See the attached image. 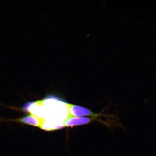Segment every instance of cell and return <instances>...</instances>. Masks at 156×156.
I'll use <instances>...</instances> for the list:
<instances>
[{"label":"cell","instance_id":"obj_3","mask_svg":"<svg viewBox=\"0 0 156 156\" xmlns=\"http://www.w3.org/2000/svg\"><path fill=\"white\" fill-rule=\"evenodd\" d=\"M95 118H85V117H70L64 121V126H73L82 125L89 123L94 120Z\"/></svg>","mask_w":156,"mask_h":156},{"label":"cell","instance_id":"obj_1","mask_svg":"<svg viewBox=\"0 0 156 156\" xmlns=\"http://www.w3.org/2000/svg\"><path fill=\"white\" fill-rule=\"evenodd\" d=\"M69 116L79 117L81 116H90L93 118H97L99 116H108L100 114H95L91 111L84 107L77 106L67 103Z\"/></svg>","mask_w":156,"mask_h":156},{"label":"cell","instance_id":"obj_2","mask_svg":"<svg viewBox=\"0 0 156 156\" xmlns=\"http://www.w3.org/2000/svg\"><path fill=\"white\" fill-rule=\"evenodd\" d=\"M44 120V119L38 118L31 114L18 118L5 120V121H6L19 123L38 127L39 128L41 125Z\"/></svg>","mask_w":156,"mask_h":156}]
</instances>
